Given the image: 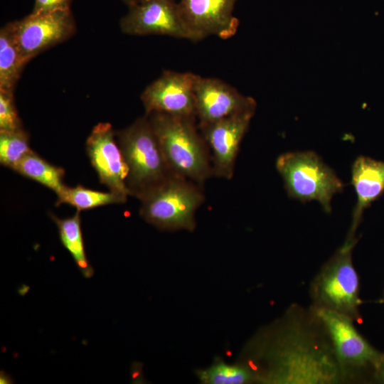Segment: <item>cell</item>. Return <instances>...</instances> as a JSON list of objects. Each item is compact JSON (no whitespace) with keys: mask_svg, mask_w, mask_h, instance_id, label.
Masks as SVG:
<instances>
[{"mask_svg":"<svg viewBox=\"0 0 384 384\" xmlns=\"http://www.w3.org/2000/svg\"><path fill=\"white\" fill-rule=\"evenodd\" d=\"M120 20L123 33L133 36L161 35L193 42L201 40L184 19L178 0H140L128 6Z\"/></svg>","mask_w":384,"mask_h":384,"instance_id":"7","label":"cell"},{"mask_svg":"<svg viewBox=\"0 0 384 384\" xmlns=\"http://www.w3.org/2000/svg\"><path fill=\"white\" fill-rule=\"evenodd\" d=\"M204 200L202 185L174 174L140 200L139 214L162 230L193 231L196 212Z\"/></svg>","mask_w":384,"mask_h":384,"instance_id":"3","label":"cell"},{"mask_svg":"<svg viewBox=\"0 0 384 384\" xmlns=\"http://www.w3.org/2000/svg\"><path fill=\"white\" fill-rule=\"evenodd\" d=\"M11 23L15 41L26 63L43 51L66 41L76 31L70 9L31 12Z\"/></svg>","mask_w":384,"mask_h":384,"instance_id":"8","label":"cell"},{"mask_svg":"<svg viewBox=\"0 0 384 384\" xmlns=\"http://www.w3.org/2000/svg\"><path fill=\"white\" fill-rule=\"evenodd\" d=\"M122 1H124L125 4H127V6H130L133 4L138 2L140 0H122Z\"/></svg>","mask_w":384,"mask_h":384,"instance_id":"25","label":"cell"},{"mask_svg":"<svg viewBox=\"0 0 384 384\" xmlns=\"http://www.w3.org/2000/svg\"><path fill=\"white\" fill-rule=\"evenodd\" d=\"M116 139L128 168L129 196L140 201L174 174L146 115L116 132Z\"/></svg>","mask_w":384,"mask_h":384,"instance_id":"2","label":"cell"},{"mask_svg":"<svg viewBox=\"0 0 384 384\" xmlns=\"http://www.w3.org/2000/svg\"><path fill=\"white\" fill-rule=\"evenodd\" d=\"M23 129L15 105L14 92L0 90V131L13 132Z\"/></svg>","mask_w":384,"mask_h":384,"instance_id":"22","label":"cell"},{"mask_svg":"<svg viewBox=\"0 0 384 384\" xmlns=\"http://www.w3.org/2000/svg\"><path fill=\"white\" fill-rule=\"evenodd\" d=\"M254 114L242 112L198 126L210 150L213 176L227 180L233 178L240 144Z\"/></svg>","mask_w":384,"mask_h":384,"instance_id":"10","label":"cell"},{"mask_svg":"<svg viewBox=\"0 0 384 384\" xmlns=\"http://www.w3.org/2000/svg\"><path fill=\"white\" fill-rule=\"evenodd\" d=\"M197 376L206 384H242L252 380L254 375L244 366L218 360L209 368L198 370Z\"/></svg>","mask_w":384,"mask_h":384,"instance_id":"20","label":"cell"},{"mask_svg":"<svg viewBox=\"0 0 384 384\" xmlns=\"http://www.w3.org/2000/svg\"><path fill=\"white\" fill-rule=\"evenodd\" d=\"M171 171L202 185L213 176L209 148L196 117L153 112L146 115Z\"/></svg>","mask_w":384,"mask_h":384,"instance_id":"1","label":"cell"},{"mask_svg":"<svg viewBox=\"0 0 384 384\" xmlns=\"http://www.w3.org/2000/svg\"><path fill=\"white\" fill-rule=\"evenodd\" d=\"M198 75L191 72L164 70L142 92L145 115L153 112L196 117L195 84Z\"/></svg>","mask_w":384,"mask_h":384,"instance_id":"9","label":"cell"},{"mask_svg":"<svg viewBox=\"0 0 384 384\" xmlns=\"http://www.w3.org/2000/svg\"><path fill=\"white\" fill-rule=\"evenodd\" d=\"M50 216L58 228L62 245L72 256L80 272L85 278H91L95 270L85 253L80 210H77L73 216L65 218H58L53 213H50Z\"/></svg>","mask_w":384,"mask_h":384,"instance_id":"16","label":"cell"},{"mask_svg":"<svg viewBox=\"0 0 384 384\" xmlns=\"http://www.w3.org/2000/svg\"><path fill=\"white\" fill-rule=\"evenodd\" d=\"M11 169L38 182L56 194L65 186L63 183L65 170L48 163L33 151L26 155Z\"/></svg>","mask_w":384,"mask_h":384,"instance_id":"18","label":"cell"},{"mask_svg":"<svg viewBox=\"0 0 384 384\" xmlns=\"http://www.w3.org/2000/svg\"><path fill=\"white\" fill-rule=\"evenodd\" d=\"M316 313L329 333L336 356L342 366H370L378 371L384 355L359 334L351 318L325 308H319Z\"/></svg>","mask_w":384,"mask_h":384,"instance_id":"11","label":"cell"},{"mask_svg":"<svg viewBox=\"0 0 384 384\" xmlns=\"http://www.w3.org/2000/svg\"><path fill=\"white\" fill-rule=\"evenodd\" d=\"M237 0H178L181 12L190 28L202 39L216 36L232 38L239 20L233 16Z\"/></svg>","mask_w":384,"mask_h":384,"instance_id":"14","label":"cell"},{"mask_svg":"<svg viewBox=\"0 0 384 384\" xmlns=\"http://www.w3.org/2000/svg\"><path fill=\"white\" fill-rule=\"evenodd\" d=\"M33 150L28 133L21 129L13 132L0 131V163L11 169Z\"/></svg>","mask_w":384,"mask_h":384,"instance_id":"21","label":"cell"},{"mask_svg":"<svg viewBox=\"0 0 384 384\" xmlns=\"http://www.w3.org/2000/svg\"><path fill=\"white\" fill-rule=\"evenodd\" d=\"M71 0H35L33 13L70 10Z\"/></svg>","mask_w":384,"mask_h":384,"instance_id":"23","label":"cell"},{"mask_svg":"<svg viewBox=\"0 0 384 384\" xmlns=\"http://www.w3.org/2000/svg\"><path fill=\"white\" fill-rule=\"evenodd\" d=\"M26 64L15 41L9 22L0 30V90L14 92Z\"/></svg>","mask_w":384,"mask_h":384,"instance_id":"17","label":"cell"},{"mask_svg":"<svg viewBox=\"0 0 384 384\" xmlns=\"http://www.w3.org/2000/svg\"><path fill=\"white\" fill-rule=\"evenodd\" d=\"M86 151L100 183L110 191L128 197V168L110 123L100 122L92 128L86 140Z\"/></svg>","mask_w":384,"mask_h":384,"instance_id":"12","label":"cell"},{"mask_svg":"<svg viewBox=\"0 0 384 384\" xmlns=\"http://www.w3.org/2000/svg\"><path fill=\"white\" fill-rule=\"evenodd\" d=\"M351 184L357 202L346 242H355L354 233L364 210L384 192V162L365 156L357 157L351 167Z\"/></svg>","mask_w":384,"mask_h":384,"instance_id":"15","label":"cell"},{"mask_svg":"<svg viewBox=\"0 0 384 384\" xmlns=\"http://www.w3.org/2000/svg\"><path fill=\"white\" fill-rule=\"evenodd\" d=\"M281 346L272 381L279 383H330L337 380L338 368L324 351L295 334Z\"/></svg>","mask_w":384,"mask_h":384,"instance_id":"5","label":"cell"},{"mask_svg":"<svg viewBox=\"0 0 384 384\" xmlns=\"http://www.w3.org/2000/svg\"><path fill=\"white\" fill-rule=\"evenodd\" d=\"M288 196L302 201H318L330 213L333 196L344 184L332 169L314 151H291L280 154L275 163Z\"/></svg>","mask_w":384,"mask_h":384,"instance_id":"4","label":"cell"},{"mask_svg":"<svg viewBox=\"0 0 384 384\" xmlns=\"http://www.w3.org/2000/svg\"><path fill=\"white\" fill-rule=\"evenodd\" d=\"M195 108L198 126L247 112H255L256 102L227 82L198 75L195 84Z\"/></svg>","mask_w":384,"mask_h":384,"instance_id":"13","label":"cell"},{"mask_svg":"<svg viewBox=\"0 0 384 384\" xmlns=\"http://www.w3.org/2000/svg\"><path fill=\"white\" fill-rule=\"evenodd\" d=\"M57 195L55 205L68 204L78 210H90L110 204L124 203L127 197L112 191L103 192L87 188L78 185L75 187L65 186Z\"/></svg>","mask_w":384,"mask_h":384,"instance_id":"19","label":"cell"},{"mask_svg":"<svg viewBox=\"0 0 384 384\" xmlns=\"http://www.w3.org/2000/svg\"><path fill=\"white\" fill-rule=\"evenodd\" d=\"M355 242H346L324 267L315 284V296L321 308L349 318L357 317L359 278L353 265L351 250Z\"/></svg>","mask_w":384,"mask_h":384,"instance_id":"6","label":"cell"},{"mask_svg":"<svg viewBox=\"0 0 384 384\" xmlns=\"http://www.w3.org/2000/svg\"><path fill=\"white\" fill-rule=\"evenodd\" d=\"M377 373L380 380L384 382V358Z\"/></svg>","mask_w":384,"mask_h":384,"instance_id":"24","label":"cell"}]
</instances>
